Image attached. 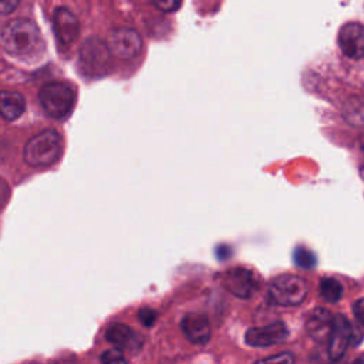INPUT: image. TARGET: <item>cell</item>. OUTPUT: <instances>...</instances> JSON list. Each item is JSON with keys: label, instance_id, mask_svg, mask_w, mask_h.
Returning a JSON list of instances; mask_svg holds the SVG:
<instances>
[{"label": "cell", "instance_id": "obj_1", "mask_svg": "<svg viewBox=\"0 0 364 364\" xmlns=\"http://www.w3.org/2000/svg\"><path fill=\"white\" fill-rule=\"evenodd\" d=\"M0 44L14 55H28L41 46L37 24L30 18H13L0 28Z\"/></svg>", "mask_w": 364, "mask_h": 364}, {"label": "cell", "instance_id": "obj_2", "mask_svg": "<svg viewBox=\"0 0 364 364\" xmlns=\"http://www.w3.org/2000/svg\"><path fill=\"white\" fill-rule=\"evenodd\" d=\"M63 139L54 129H44L33 135L24 149L23 158L30 166H50L61 155Z\"/></svg>", "mask_w": 364, "mask_h": 364}, {"label": "cell", "instance_id": "obj_3", "mask_svg": "<svg viewBox=\"0 0 364 364\" xmlns=\"http://www.w3.org/2000/svg\"><path fill=\"white\" fill-rule=\"evenodd\" d=\"M309 293L307 282L297 274H280L274 277L267 290L272 303L279 306H297L301 304Z\"/></svg>", "mask_w": 364, "mask_h": 364}, {"label": "cell", "instance_id": "obj_4", "mask_svg": "<svg viewBox=\"0 0 364 364\" xmlns=\"http://www.w3.org/2000/svg\"><path fill=\"white\" fill-rule=\"evenodd\" d=\"M38 100L44 111L53 118L67 117L75 102V91L71 85L53 81L41 87L38 92Z\"/></svg>", "mask_w": 364, "mask_h": 364}, {"label": "cell", "instance_id": "obj_5", "mask_svg": "<svg viewBox=\"0 0 364 364\" xmlns=\"http://www.w3.org/2000/svg\"><path fill=\"white\" fill-rule=\"evenodd\" d=\"M107 48L115 57L121 60H129L139 54L142 48V38L136 30L129 27H119L109 33L107 38Z\"/></svg>", "mask_w": 364, "mask_h": 364}, {"label": "cell", "instance_id": "obj_6", "mask_svg": "<svg viewBox=\"0 0 364 364\" xmlns=\"http://www.w3.org/2000/svg\"><path fill=\"white\" fill-rule=\"evenodd\" d=\"M222 286L239 299H249L257 290L255 274L245 267H233L222 274Z\"/></svg>", "mask_w": 364, "mask_h": 364}, {"label": "cell", "instance_id": "obj_7", "mask_svg": "<svg viewBox=\"0 0 364 364\" xmlns=\"http://www.w3.org/2000/svg\"><path fill=\"white\" fill-rule=\"evenodd\" d=\"M289 336V330L283 321H274L260 327H250L245 334L246 344L252 347H269L283 343Z\"/></svg>", "mask_w": 364, "mask_h": 364}, {"label": "cell", "instance_id": "obj_8", "mask_svg": "<svg viewBox=\"0 0 364 364\" xmlns=\"http://www.w3.org/2000/svg\"><path fill=\"white\" fill-rule=\"evenodd\" d=\"M338 47L341 53L351 58L360 60L364 57V26L361 23H346L338 31Z\"/></svg>", "mask_w": 364, "mask_h": 364}, {"label": "cell", "instance_id": "obj_9", "mask_svg": "<svg viewBox=\"0 0 364 364\" xmlns=\"http://www.w3.org/2000/svg\"><path fill=\"white\" fill-rule=\"evenodd\" d=\"M53 26L55 36L63 46H70L75 41L80 31V23L77 16L68 7L60 6L54 10Z\"/></svg>", "mask_w": 364, "mask_h": 364}, {"label": "cell", "instance_id": "obj_10", "mask_svg": "<svg viewBox=\"0 0 364 364\" xmlns=\"http://www.w3.org/2000/svg\"><path fill=\"white\" fill-rule=\"evenodd\" d=\"M109 51L107 48V44L98 41L97 38L87 40L80 51L81 64L85 70L90 71L91 75L101 74L108 63Z\"/></svg>", "mask_w": 364, "mask_h": 364}, {"label": "cell", "instance_id": "obj_11", "mask_svg": "<svg viewBox=\"0 0 364 364\" xmlns=\"http://www.w3.org/2000/svg\"><path fill=\"white\" fill-rule=\"evenodd\" d=\"M351 338V326L346 316L336 314L333 328L328 337V355L331 360H338L347 350Z\"/></svg>", "mask_w": 364, "mask_h": 364}, {"label": "cell", "instance_id": "obj_12", "mask_svg": "<svg viewBox=\"0 0 364 364\" xmlns=\"http://www.w3.org/2000/svg\"><path fill=\"white\" fill-rule=\"evenodd\" d=\"M181 328L185 337L193 344H206L210 338V323L202 313H188L182 321Z\"/></svg>", "mask_w": 364, "mask_h": 364}, {"label": "cell", "instance_id": "obj_13", "mask_svg": "<svg viewBox=\"0 0 364 364\" xmlns=\"http://www.w3.org/2000/svg\"><path fill=\"white\" fill-rule=\"evenodd\" d=\"M334 316L324 307H316L306 320L307 334L317 343L328 341Z\"/></svg>", "mask_w": 364, "mask_h": 364}, {"label": "cell", "instance_id": "obj_14", "mask_svg": "<svg viewBox=\"0 0 364 364\" xmlns=\"http://www.w3.org/2000/svg\"><path fill=\"white\" fill-rule=\"evenodd\" d=\"M105 337L112 346H115V348H119V350L121 348L132 350L142 344L139 334H136L129 326L122 323L111 324L105 331Z\"/></svg>", "mask_w": 364, "mask_h": 364}, {"label": "cell", "instance_id": "obj_15", "mask_svg": "<svg viewBox=\"0 0 364 364\" xmlns=\"http://www.w3.org/2000/svg\"><path fill=\"white\" fill-rule=\"evenodd\" d=\"M26 109V100L17 91H0V117L6 121H14L23 115Z\"/></svg>", "mask_w": 364, "mask_h": 364}, {"label": "cell", "instance_id": "obj_16", "mask_svg": "<svg viewBox=\"0 0 364 364\" xmlns=\"http://www.w3.org/2000/svg\"><path fill=\"white\" fill-rule=\"evenodd\" d=\"M343 118L347 124L355 128H364V97L354 95L350 97L341 109Z\"/></svg>", "mask_w": 364, "mask_h": 364}, {"label": "cell", "instance_id": "obj_17", "mask_svg": "<svg viewBox=\"0 0 364 364\" xmlns=\"http://www.w3.org/2000/svg\"><path fill=\"white\" fill-rule=\"evenodd\" d=\"M343 284L333 279V277H324L320 282V296L327 303H337L343 296Z\"/></svg>", "mask_w": 364, "mask_h": 364}, {"label": "cell", "instance_id": "obj_18", "mask_svg": "<svg viewBox=\"0 0 364 364\" xmlns=\"http://www.w3.org/2000/svg\"><path fill=\"white\" fill-rule=\"evenodd\" d=\"M293 260H294V264L297 267H301V269H311L316 266V255L304 247V246H297L293 252Z\"/></svg>", "mask_w": 364, "mask_h": 364}, {"label": "cell", "instance_id": "obj_19", "mask_svg": "<svg viewBox=\"0 0 364 364\" xmlns=\"http://www.w3.org/2000/svg\"><path fill=\"white\" fill-rule=\"evenodd\" d=\"M102 364H128L122 350L119 348H109L101 355Z\"/></svg>", "mask_w": 364, "mask_h": 364}, {"label": "cell", "instance_id": "obj_20", "mask_svg": "<svg viewBox=\"0 0 364 364\" xmlns=\"http://www.w3.org/2000/svg\"><path fill=\"white\" fill-rule=\"evenodd\" d=\"M255 364H294V357L291 353L284 351V353L264 357V358L256 361Z\"/></svg>", "mask_w": 364, "mask_h": 364}, {"label": "cell", "instance_id": "obj_21", "mask_svg": "<svg viewBox=\"0 0 364 364\" xmlns=\"http://www.w3.org/2000/svg\"><path fill=\"white\" fill-rule=\"evenodd\" d=\"M138 317H139V321H141L144 326L151 327V326L155 323V320H156V313H155V310H152V309H149V307H144V309L139 310Z\"/></svg>", "mask_w": 364, "mask_h": 364}, {"label": "cell", "instance_id": "obj_22", "mask_svg": "<svg viewBox=\"0 0 364 364\" xmlns=\"http://www.w3.org/2000/svg\"><path fill=\"white\" fill-rule=\"evenodd\" d=\"M353 313H354V317L357 318V321H358L361 326H364V297L354 301V304H353Z\"/></svg>", "mask_w": 364, "mask_h": 364}, {"label": "cell", "instance_id": "obj_23", "mask_svg": "<svg viewBox=\"0 0 364 364\" xmlns=\"http://www.w3.org/2000/svg\"><path fill=\"white\" fill-rule=\"evenodd\" d=\"M18 6L16 0H0V14H10Z\"/></svg>", "mask_w": 364, "mask_h": 364}, {"label": "cell", "instance_id": "obj_24", "mask_svg": "<svg viewBox=\"0 0 364 364\" xmlns=\"http://www.w3.org/2000/svg\"><path fill=\"white\" fill-rule=\"evenodd\" d=\"M155 6L158 9H161L162 11H166V13H171V11H175L176 9L181 7V3L179 1H156Z\"/></svg>", "mask_w": 364, "mask_h": 364}, {"label": "cell", "instance_id": "obj_25", "mask_svg": "<svg viewBox=\"0 0 364 364\" xmlns=\"http://www.w3.org/2000/svg\"><path fill=\"white\" fill-rule=\"evenodd\" d=\"M348 364H364V354H360L358 357L353 358Z\"/></svg>", "mask_w": 364, "mask_h": 364}, {"label": "cell", "instance_id": "obj_26", "mask_svg": "<svg viewBox=\"0 0 364 364\" xmlns=\"http://www.w3.org/2000/svg\"><path fill=\"white\" fill-rule=\"evenodd\" d=\"M361 152L364 154V142H363V145H361Z\"/></svg>", "mask_w": 364, "mask_h": 364}]
</instances>
